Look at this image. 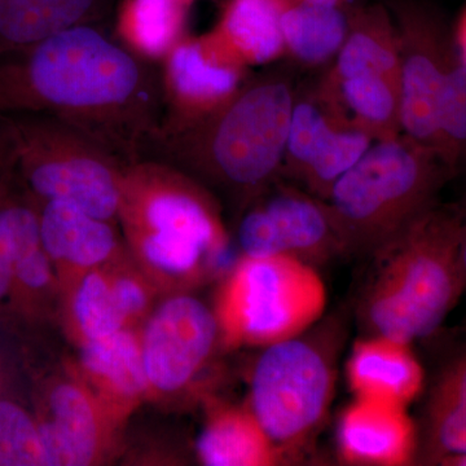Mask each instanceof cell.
Returning <instances> with one entry per match:
<instances>
[{
  "instance_id": "obj_3",
  "label": "cell",
  "mask_w": 466,
  "mask_h": 466,
  "mask_svg": "<svg viewBox=\"0 0 466 466\" xmlns=\"http://www.w3.org/2000/svg\"><path fill=\"white\" fill-rule=\"evenodd\" d=\"M294 103L283 79L245 82L223 108L180 133L155 137L144 155L229 191L254 195L283 167Z\"/></svg>"
},
{
  "instance_id": "obj_20",
  "label": "cell",
  "mask_w": 466,
  "mask_h": 466,
  "mask_svg": "<svg viewBox=\"0 0 466 466\" xmlns=\"http://www.w3.org/2000/svg\"><path fill=\"white\" fill-rule=\"evenodd\" d=\"M198 453L208 466H266L283 460L251 410L236 407L219 408L210 416Z\"/></svg>"
},
{
  "instance_id": "obj_9",
  "label": "cell",
  "mask_w": 466,
  "mask_h": 466,
  "mask_svg": "<svg viewBox=\"0 0 466 466\" xmlns=\"http://www.w3.org/2000/svg\"><path fill=\"white\" fill-rule=\"evenodd\" d=\"M247 70L210 34L184 36L161 61L162 118L155 137L180 133L223 108L247 82Z\"/></svg>"
},
{
  "instance_id": "obj_26",
  "label": "cell",
  "mask_w": 466,
  "mask_h": 466,
  "mask_svg": "<svg viewBox=\"0 0 466 466\" xmlns=\"http://www.w3.org/2000/svg\"><path fill=\"white\" fill-rule=\"evenodd\" d=\"M373 137L351 119H343L321 144L317 155L299 177V182L315 198L325 200L337 179L366 155Z\"/></svg>"
},
{
  "instance_id": "obj_29",
  "label": "cell",
  "mask_w": 466,
  "mask_h": 466,
  "mask_svg": "<svg viewBox=\"0 0 466 466\" xmlns=\"http://www.w3.org/2000/svg\"><path fill=\"white\" fill-rule=\"evenodd\" d=\"M336 106L314 101H296L291 112L284 165L291 177L299 179L334 127L343 121Z\"/></svg>"
},
{
  "instance_id": "obj_24",
  "label": "cell",
  "mask_w": 466,
  "mask_h": 466,
  "mask_svg": "<svg viewBox=\"0 0 466 466\" xmlns=\"http://www.w3.org/2000/svg\"><path fill=\"white\" fill-rule=\"evenodd\" d=\"M328 100L348 110L351 121L373 140L401 134L400 82L381 76H355L330 79Z\"/></svg>"
},
{
  "instance_id": "obj_27",
  "label": "cell",
  "mask_w": 466,
  "mask_h": 466,
  "mask_svg": "<svg viewBox=\"0 0 466 466\" xmlns=\"http://www.w3.org/2000/svg\"><path fill=\"white\" fill-rule=\"evenodd\" d=\"M438 155L451 171L466 159V64L451 45L438 104Z\"/></svg>"
},
{
  "instance_id": "obj_13",
  "label": "cell",
  "mask_w": 466,
  "mask_h": 466,
  "mask_svg": "<svg viewBox=\"0 0 466 466\" xmlns=\"http://www.w3.org/2000/svg\"><path fill=\"white\" fill-rule=\"evenodd\" d=\"M337 447L346 464L408 465L417 460L419 431L407 407L355 398L339 416Z\"/></svg>"
},
{
  "instance_id": "obj_30",
  "label": "cell",
  "mask_w": 466,
  "mask_h": 466,
  "mask_svg": "<svg viewBox=\"0 0 466 466\" xmlns=\"http://www.w3.org/2000/svg\"><path fill=\"white\" fill-rule=\"evenodd\" d=\"M0 466H47L38 421L9 400H0Z\"/></svg>"
},
{
  "instance_id": "obj_2",
  "label": "cell",
  "mask_w": 466,
  "mask_h": 466,
  "mask_svg": "<svg viewBox=\"0 0 466 466\" xmlns=\"http://www.w3.org/2000/svg\"><path fill=\"white\" fill-rule=\"evenodd\" d=\"M461 213L433 205L368 258L355 297L361 336L410 343L433 334L466 290Z\"/></svg>"
},
{
  "instance_id": "obj_18",
  "label": "cell",
  "mask_w": 466,
  "mask_h": 466,
  "mask_svg": "<svg viewBox=\"0 0 466 466\" xmlns=\"http://www.w3.org/2000/svg\"><path fill=\"white\" fill-rule=\"evenodd\" d=\"M39 218L43 247L58 265L94 268L118 248L108 220L92 217L69 202H45L39 207Z\"/></svg>"
},
{
  "instance_id": "obj_19",
  "label": "cell",
  "mask_w": 466,
  "mask_h": 466,
  "mask_svg": "<svg viewBox=\"0 0 466 466\" xmlns=\"http://www.w3.org/2000/svg\"><path fill=\"white\" fill-rule=\"evenodd\" d=\"M81 364L86 376L115 406L133 404L150 389L142 341L128 330L85 341Z\"/></svg>"
},
{
  "instance_id": "obj_34",
  "label": "cell",
  "mask_w": 466,
  "mask_h": 466,
  "mask_svg": "<svg viewBox=\"0 0 466 466\" xmlns=\"http://www.w3.org/2000/svg\"><path fill=\"white\" fill-rule=\"evenodd\" d=\"M455 43L460 52V56H461L466 64V8L460 15L458 26H456Z\"/></svg>"
},
{
  "instance_id": "obj_1",
  "label": "cell",
  "mask_w": 466,
  "mask_h": 466,
  "mask_svg": "<svg viewBox=\"0 0 466 466\" xmlns=\"http://www.w3.org/2000/svg\"><path fill=\"white\" fill-rule=\"evenodd\" d=\"M72 126L126 164L144 157L162 118L161 76L90 24L0 56V116Z\"/></svg>"
},
{
  "instance_id": "obj_11",
  "label": "cell",
  "mask_w": 466,
  "mask_h": 466,
  "mask_svg": "<svg viewBox=\"0 0 466 466\" xmlns=\"http://www.w3.org/2000/svg\"><path fill=\"white\" fill-rule=\"evenodd\" d=\"M397 29L400 45L401 134L438 155V104L453 41L422 9H400Z\"/></svg>"
},
{
  "instance_id": "obj_12",
  "label": "cell",
  "mask_w": 466,
  "mask_h": 466,
  "mask_svg": "<svg viewBox=\"0 0 466 466\" xmlns=\"http://www.w3.org/2000/svg\"><path fill=\"white\" fill-rule=\"evenodd\" d=\"M220 337L216 312L200 299L177 296L162 303L142 339L149 386L162 392L184 388L207 363Z\"/></svg>"
},
{
  "instance_id": "obj_14",
  "label": "cell",
  "mask_w": 466,
  "mask_h": 466,
  "mask_svg": "<svg viewBox=\"0 0 466 466\" xmlns=\"http://www.w3.org/2000/svg\"><path fill=\"white\" fill-rule=\"evenodd\" d=\"M47 416L38 420L47 466H86L103 451V410L87 389L64 382L52 389Z\"/></svg>"
},
{
  "instance_id": "obj_6",
  "label": "cell",
  "mask_w": 466,
  "mask_h": 466,
  "mask_svg": "<svg viewBox=\"0 0 466 466\" xmlns=\"http://www.w3.org/2000/svg\"><path fill=\"white\" fill-rule=\"evenodd\" d=\"M324 317L265 346L251 373L249 410L283 456L311 440L332 404L346 324L342 315Z\"/></svg>"
},
{
  "instance_id": "obj_36",
  "label": "cell",
  "mask_w": 466,
  "mask_h": 466,
  "mask_svg": "<svg viewBox=\"0 0 466 466\" xmlns=\"http://www.w3.org/2000/svg\"><path fill=\"white\" fill-rule=\"evenodd\" d=\"M305 2L314 3L320 5H339L341 0H305Z\"/></svg>"
},
{
  "instance_id": "obj_23",
  "label": "cell",
  "mask_w": 466,
  "mask_h": 466,
  "mask_svg": "<svg viewBox=\"0 0 466 466\" xmlns=\"http://www.w3.org/2000/svg\"><path fill=\"white\" fill-rule=\"evenodd\" d=\"M116 35L135 56L161 64L186 36V5L180 0H127Z\"/></svg>"
},
{
  "instance_id": "obj_8",
  "label": "cell",
  "mask_w": 466,
  "mask_h": 466,
  "mask_svg": "<svg viewBox=\"0 0 466 466\" xmlns=\"http://www.w3.org/2000/svg\"><path fill=\"white\" fill-rule=\"evenodd\" d=\"M317 267L290 257H242L220 290L216 315L229 346H267L308 330L327 309Z\"/></svg>"
},
{
  "instance_id": "obj_22",
  "label": "cell",
  "mask_w": 466,
  "mask_h": 466,
  "mask_svg": "<svg viewBox=\"0 0 466 466\" xmlns=\"http://www.w3.org/2000/svg\"><path fill=\"white\" fill-rule=\"evenodd\" d=\"M97 0H0V56L86 25Z\"/></svg>"
},
{
  "instance_id": "obj_33",
  "label": "cell",
  "mask_w": 466,
  "mask_h": 466,
  "mask_svg": "<svg viewBox=\"0 0 466 466\" xmlns=\"http://www.w3.org/2000/svg\"><path fill=\"white\" fill-rule=\"evenodd\" d=\"M12 164H14V155H12L11 140H9L5 122L0 118V179L11 168Z\"/></svg>"
},
{
  "instance_id": "obj_4",
  "label": "cell",
  "mask_w": 466,
  "mask_h": 466,
  "mask_svg": "<svg viewBox=\"0 0 466 466\" xmlns=\"http://www.w3.org/2000/svg\"><path fill=\"white\" fill-rule=\"evenodd\" d=\"M450 168L404 134L376 140L325 198L348 258L368 259L433 207Z\"/></svg>"
},
{
  "instance_id": "obj_7",
  "label": "cell",
  "mask_w": 466,
  "mask_h": 466,
  "mask_svg": "<svg viewBox=\"0 0 466 466\" xmlns=\"http://www.w3.org/2000/svg\"><path fill=\"white\" fill-rule=\"evenodd\" d=\"M0 118L11 140L14 170L34 200L69 202L108 222L118 217L125 161L52 116Z\"/></svg>"
},
{
  "instance_id": "obj_32",
  "label": "cell",
  "mask_w": 466,
  "mask_h": 466,
  "mask_svg": "<svg viewBox=\"0 0 466 466\" xmlns=\"http://www.w3.org/2000/svg\"><path fill=\"white\" fill-rule=\"evenodd\" d=\"M113 288L127 320L140 317L148 306V290L133 275H113Z\"/></svg>"
},
{
  "instance_id": "obj_37",
  "label": "cell",
  "mask_w": 466,
  "mask_h": 466,
  "mask_svg": "<svg viewBox=\"0 0 466 466\" xmlns=\"http://www.w3.org/2000/svg\"><path fill=\"white\" fill-rule=\"evenodd\" d=\"M180 2L183 3V5H188L189 2H191V0H180Z\"/></svg>"
},
{
  "instance_id": "obj_31",
  "label": "cell",
  "mask_w": 466,
  "mask_h": 466,
  "mask_svg": "<svg viewBox=\"0 0 466 466\" xmlns=\"http://www.w3.org/2000/svg\"><path fill=\"white\" fill-rule=\"evenodd\" d=\"M7 173L0 179V302L15 289L14 240L9 222L8 193L5 188Z\"/></svg>"
},
{
  "instance_id": "obj_25",
  "label": "cell",
  "mask_w": 466,
  "mask_h": 466,
  "mask_svg": "<svg viewBox=\"0 0 466 466\" xmlns=\"http://www.w3.org/2000/svg\"><path fill=\"white\" fill-rule=\"evenodd\" d=\"M349 30V18L339 5L291 0L283 16L285 54L318 66L337 56Z\"/></svg>"
},
{
  "instance_id": "obj_16",
  "label": "cell",
  "mask_w": 466,
  "mask_h": 466,
  "mask_svg": "<svg viewBox=\"0 0 466 466\" xmlns=\"http://www.w3.org/2000/svg\"><path fill=\"white\" fill-rule=\"evenodd\" d=\"M417 458L441 465L466 459V349L444 364L429 390Z\"/></svg>"
},
{
  "instance_id": "obj_21",
  "label": "cell",
  "mask_w": 466,
  "mask_h": 466,
  "mask_svg": "<svg viewBox=\"0 0 466 466\" xmlns=\"http://www.w3.org/2000/svg\"><path fill=\"white\" fill-rule=\"evenodd\" d=\"M355 76H381L400 82V35L381 7L361 9L349 20L348 35L337 54L330 79Z\"/></svg>"
},
{
  "instance_id": "obj_5",
  "label": "cell",
  "mask_w": 466,
  "mask_h": 466,
  "mask_svg": "<svg viewBox=\"0 0 466 466\" xmlns=\"http://www.w3.org/2000/svg\"><path fill=\"white\" fill-rule=\"evenodd\" d=\"M118 217L140 258L162 275H195L227 248L214 201L192 177L140 158L125 168Z\"/></svg>"
},
{
  "instance_id": "obj_15",
  "label": "cell",
  "mask_w": 466,
  "mask_h": 466,
  "mask_svg": "<svg viewBox=\"0 0 466 466\" xmlns=\"http://www.w3.org/2000/svg\"><path fill=\"white\" fill-rule=\"evenodd\" d=\"M346 376L355 398L407 407L424 389V370L410 343L360 336L352 346Z\"/></svg>"
},
{
  "instance_id": "obj_10",
  "label": "cell",
  "mask_w": 466,
  "mask_h": 466,
  "mask_svg": "<svg viewBox=\"0 0 466 466\" xmlns=\"http://www.w3.org/2000/svg\"><path fill=\"white\" fill-rule=\"evenodd\" d=\"M238 241L245 257H290L317 268L345 257L325 201L293 188L249 208L238 225Z\"/></svg>"
},
{
  "instance_id": "obj_17",
  "label": "cell",
  "mask_w": 466,
  "mask_h": 466,
  "mask_svg": "<svg viewBox=\"0 0 466 466\" xmlns=\"http://www.w3.org/2000/svg\"><path fill=\"white\" fill-rule=\"evenodd\" d=\"M291 0H228L210 35L245 67L283 56V16Z\"/></svg>"
},
{
  "instance_id": "obj_28",
  "label": "cell",
  "mask_w": 466,
  "mask_h": 466,
  "mask_svg": "<svg viewBox=\"0 0 466 466\" xmlns=\"http://www.w3.org/2000/svg\"><path fill=\"white\" fill-rule=\"evenodd\" d=\"M72 309L84 342L125 329L128 321L116 299L112 275L95 269L76 287Z\"/></svg>"
},
{
  "instance_id": "obj_35",
  "label": "cell",
  "mask_w": 466,
  "mask_h": 466,
  "mask_svg": "<svg viewBox=\"0 0 466 466\" xmlns=\"http://www.w3.org/2000/svg\"><path fill=\"white\" fill-rule=\"evenodd\" d=\"M461 213V238H460V259H461L462 271H464L466 284V208Z\"/></svg>"
}]
</instances>
